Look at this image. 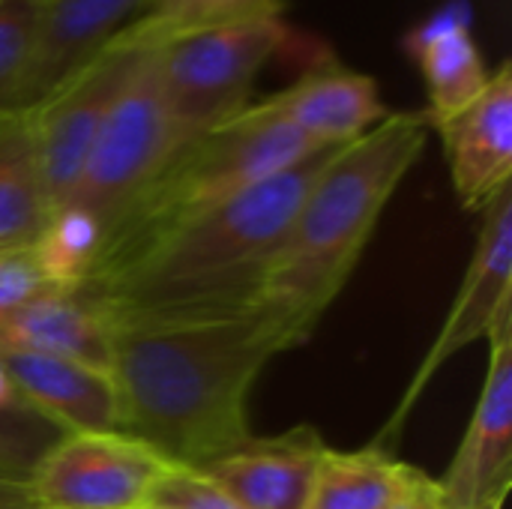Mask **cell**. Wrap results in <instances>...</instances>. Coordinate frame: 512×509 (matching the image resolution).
I'll return each mask as SVG.
<instances>
[{
  "label": "cell",
  "instance_id": "obj_10",
  "mask_svg": "<svg viewBox=\"0 0 512 509\" xmlns=\"http://www.w3.org/2000/svg\"><path fill=\"white\" fill-rule=\"evenodd\" d=\"M489 369L468 432L438 480L447 509L504 507L512 483V306L489 333Z\"/></svg>",
  "mask_w": 512,
  "mask_h": 509
},
{
  "label": "cell",
  "instance_id": "obj_19",
  "mask_svg": "<svg viewBox=\"0 0 512 509\" xmlns=\"http://www.w3.org/2000/svg\"><path fill=\"white\" fill-rule=\"evenodd\" d=\"M420 474L381 447L327 450L306 509H384L408 492Z\"/></svg>",
  "mask_w": 512,
  "mask_h": 509
},
{
  "label": "cell",
  "instance_id": "obj_20",
  "mask_svg": "<svg viewBox=\"0 0 512 509\" xmlns=\"http://www.w3.org/2000/svg\"><path fill=\"white\" fill-rule=\"evenodd\" d=\"M279 15L282 0H144L123 33L141 45H159L183 33Z\"/></svg>",
  "mask_w": 512,
  "mask_h": 509
},
{
  "label": "cell",
  "instance_id": "obj_15",
  "mask_svg": "<svg viewBox=\"0 0 512 509\" xmlns=\"http://www.w3.org/2000/svg\"><path fill=\"white\" fill-rule=\"evenodd\" d=\"M402 48L423 72L429 96L423 114L435 129L462 114L489 84L492 72L474 42V9L468 0L438 6L405 33Z\"/></svg>",
  "mask_w": 512,
  "mask_h": 509
},
{
  "label": "cell",
  "instance_id": "obj_7",
  "mask_svg": "<svg viewBox=\"0 0 512 509\" xmlns=\"http://www.w3.org/2000/svg\"><path fill=\"white\" fill-rule=\"evenodd\" d=\"M147 48L120 30L93 60L27 108L51 213L69 204L108 111Z\"/></svg>",
  "mask_w": 512,
  "mask_h": 509
},
{
  "label": "cell",
  "instance_id": "obj_24",
  "mask_svg": "<svg viewBox=\"0 0 512 509\" xmlns=\"http://www.w3.org/2000/svg\"><path fill=\"white\" fill-rule=\"evenodd\" d=\"M147 509H243L225 489H219L204 471L186 465H168L156 480Z\"/></svg>",
  "mask_w": 512,
  "mask_h": 509
},
{
  "label": "cell",
  "instance_id": "obj_22",
  "mask_svg": "<svg viewBox=\"0 0 512 509\" xmlns=\"http://www.w3.org/2000/svg\"><path fill=\"white\" fill-rule=\"evenodd\" d=\"M63 432L27 402L0 408V477L27 483V474Z\"/></svg>",
  "mask_w": 512,
  "mask_h": 509
},
{
  "label": "cell",
  "instance_id": "obj_11",
  "mask_svg": "<svg viewBox=\"0 0 512 509\" xmlns=\"http://www.w3.org/2000/svg\"><path fill=\"white\" fill-rule=\"evenodd\" d=\"M453 189L465 210H483L512 174V63L504 60L486 90L438 126Z\"/></svg>",
  "mask_w": 512,
  "mask_h": 509
},
{
  "label": "cell",
  "instance_id": "obj_23",
  "mask_svg": "<svg viewBox=\"0 0 512 509\" xmlns=\"http://www.w3.org/2000/svg\"><path fill=\"white\" fill-rule=\"evenodd\" d=\"M39 0H0V111H18Z\"/></svg>",
  "mask_w": 512,
  "mask_h": 509
},
{
  "label": "cell",
  "instance_id": "obj_3",
  "mask_svg": "<svg viewBox=\"0 0 512 509\" xmlns=\"http://www.w3.org/2000/svg\"><path fill=\"white\" fill-rule=\"evenodd\" d=\"M429 129L423 111H390L324 162L258 294L291 348L315 333L348 285L384 207L423 156Z\"/></svg>",
  "mask_w": 512,
  "mask_h": 509
},
{
  "label": "cell",
  "instance_id": "obj_4",
  "mask_svg": "<svg viewBox=\"0 0 512 509\" xmlns=\"http://www.w3.org/2000/svg\"><path fill=\"white\" fill-rule=\"evenodd\" d=\"M318 150L327 147H315L267 96L228 123L183 144L105 231L99 258L120 255L186 219L222 207Z\"/></svg>",
  "mask_w": 512,
  "mask_h": 509
},
{
  "label": "cell",
  "instance_id": "obj_28",
  "mask_svg": "<svg viewBox=\"0 0 512 509\" xmlns=\"http://www.w3.org/2000/svg\"><path fill=\"white\" fill-rule=\"evenodd\" d=\"M0 509H33V507H0Z\"/></svg>",
  "mask_w": 512,
  "mask_h": 509
},
{
  "label": "cell",
  "instance_id": "obj_2",
  "mask_svg": "<svg viewBox=\"0 0 512 509\" xmlns=\"http://www.w3.org/2000/svg\"><path fill=\"white\" fill-rule=\"evenodd\" d=\"M336 147L318 150L243 195L120 255L75 288L114 327L258 306L270 261Z\"/></svg>",
  "mask_w": 512,
  "mask_h": 509
},
{
  "label": "cell",
  "instance_id": "obj_29",
  "mask_svg": "<svg viewBox=\"0 0 512 509\" xmlns=\"http://www.w3.org/2000/svg\"><path fill=\"white\" fill-rule=\"evenodd\" d=\"M483 509H501V507H483Z\"/></svg>",
  "mask_w": 512,
  "mask_h": 509
},
{
  "label": "cell",
  "instance_id": "obj_6",
  "mask_svg": "<svg viewBox=\"0 0 512 509\" xmlns=\"http://www.w3.org/2000/svg\"><path fill=\"white\" fill-rule=\"evenodd\" d=\"M174 150L177 144L162 99L156 45H150L117 93L69 204L87 210L105 234L165 168Z\"/></svg>",
  "mask_w": 512,
  "mask_h": 509
},
{
  "label": "cell",
  "instance_id": "obj_17",
  "mask_svg": "<svg viewBox=\"0 0 512 509\" xmlns=\"http://www.w3.org/2000/svg\"><path fill=\"white\" fill-rule=\"evenodd\" d=\"M111 324L75 291H42L0 324V348L66 357L111 372Z\"/></svg>",
  "mask_w": 512,
  "mask_h": 509
},
{
  "label": "cell",
  "instance_id": "obj_18",
  "mask_svg": "<svg viewBox=\"0 0 512 509\" xmlns=\"http://www.w3.org/2000/svg\"><path fill=\"white\" fill-rule=\"evenodd\" d=\"M51 219L27 111H0V252L27 249Z\"/></svg>",
  "mask_w": 512,
  "mask_h": 509
},
{
  "label": "cell",
  "instance_id": "obj_5",
  "mask_svg": "<svg viewBox=\"0 0 512 509\" xmlns=\"http://www.w3.org/2000/svg\"><path fill=\"white\" fill-rule=\"evenodd\" d=\"M288 42L291 30L282 18L225 24L159 42L156 66L177 150L249 108L261 69Z\"/></svg>",
  "mask_w": 512,
  "mask_h": 509
},
{
  "label": "cell",
  "instance_id": "obj_1",
  "mask_svg": "<svg viewBox=\"0 0 512 509\" xmlns=\"http://www.w3.org/2000/svg\"><path fill=\"white\" fill-rule=\"evenodd\" d=\"M111 333L120 432L198 471L252 438V387L291 351L261 306L132 321Z\"/></svg>",
  "mask_w": 512,
  "mask_h": 509
},
{
  "label": "cell",
  "instance_id": "obj_16",
  "mask_svg": "<svg viewBox=\"0 0 512 509\" xmlns=\"http://www.w3.org/2000/svg\"><path fill=\"white\" fill-rule=\"evenodd\" d=\"M270 99L315 147H342L390 114L378 81L333 57L315 60L291 87Z\"/></svg>",
  "mask_w": 512,
  "mask_h": 509
},
{
  "label": "cell",
  "instance_id": "obj_13",
  "mask_svg": "<svg viewBox=\"0 0 512 509\" xmlns=\"http://www.w3.org/2000/svg\"><path fill=\"white\" fill-rule=\"evenodd\" d=\"M12 390L60 432H120L117 387L108 369L66 357L0 348Z\"/></svg>",
  "mask_w": 512,
  "mask_h": 509
},
{
  "label": "cell",
  "instance_id": "obj_12",
  "mask_svg": "<svg viewBox=\"0 0 512 509\" xmlns=\"http://www.w3.org/2000/svg\"><path fill=\"white\" fill-rule=\"evenodd\" d=\"M327 450L312 426H297L273 438H249L201 471L243 509H306Z\"/></svg>",
  "mask_w": 512,
  "mask_h": 509
},
{
  "label": "cell",
  "instance_id": "obj_9",
  "mask_svg": "<svg viewBox=\"0 0 512 509\" xmlns=\"http://www.w3.org/2000/svg\"><path fill=\"white\" fill-rule=\"evenodd\" d=\"M486 219L477 237V249L471 255V264L465 270L462 288L450 306V315L444 327L438 330L429 354L423 357L417 375L411 378L402 402L390 414L387 426L378 432L372 447H387L393 438H399L405 420L411 417L417 399L429 387V381L441 372V366L456 357L462 348L474 345L477 339L489 336L495 321L504 309L512 306V189L504 186L486 207Z\"/></svg>",
  "mask_w": 512,
  "mask_h": 509
},
{
  "label": "cell",
  "instance_id": "obj_14",
  "mask_svg": "<svg viewBox=\"0 0 512 509\" xmlns=\"http://www.w3.org/2000/svg\"><path fill=\"white\" fill-rule=\"evenodd\" d=\"M144 0H39L18 111L36 105L63 78L93 60L141 9Z\"/></svg>",
  "mask_w": 512,
  "mask_h": 509
},
{
  "label": "cell",
  "instance_id": "obj_8",
  "mask_svg": "<svg viewBox=\"0 0 512 509\" xmlns=\"http://www.w3.org/2000/svg\"><path fill=\"white\" fill-rule=\"evenodd\" d=\"M168 465L123 432H63L24 486L33 509H147Z\"/></svg>",
  "mask_w": 512,
  "mask_h": 509
},
{
  "label": "cell",
  "instance_id": "obj_25",
  "mask_svg": "<svg viewBox=\"0 0 512 509\" xmlns=\"http://www.w3.org/2000/svg\"><path fill=\"white\" fill-rule=\"evenodd\" d=\"M54 291L45 285L30 249H9L0 252V324L30 297Z\"/></svg>",
  "mask_w": 512,
  "mask_h": 509
},
{
  "label": "cell",
  "instance_id": "obj_21",
  "mask_svg": "<svg viewBox=\"0 0 512 509\" xmlns=\"http://www.w3.org/2000/svg\"><path fill=\"white\" fill-rule=\"evenodd\" d=\"M102 225L81 207L66 204L51 213L30 249L42 279L54 291H75L102 252Z\"/></svg>",
  "mask_w": 512,
  "mask_h": 509
},
{
  "label": "cell",
  "instance_id": "obj_27",
  "mask_svg": "<svg viewBox=\"0 0 512 509\" xmlns=\"http://www.w3.org/2000/svg\"><path fill=\"white\" fill-rule=\"evenodd\" d=\"M0 507H30L27 486L12 477H0Z\"/></svg>",
  "mask_w": 512,
  "mask_h": 509
},
{
  "label": "cell",
  "instance_id": "obj_26",
  "mask_svg": "<svg viewBox=\"0 0 512 509\" xmlns=\"http://www.w3.org/2000/svg\"><path fill=\"white\" fill-rule=\"evenodd\" d=\"M384 509H447L444 507V498H441V489H438V480L420 474L408 492H402L390 507Z\"/></svg>",
  "mask_w": 512,
  "mask_h": 509
}]
</instances>
